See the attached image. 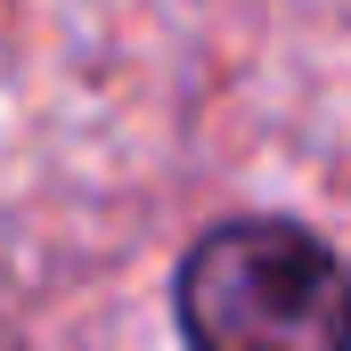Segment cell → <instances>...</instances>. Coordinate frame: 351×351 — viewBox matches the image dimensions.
Returning a JSON list of instances; mask_svg holds the SVG:
<instances>
[{
	"instance_id": "cell-1",
	"label": "cell",
	"mask_w": 351,
	"mask_h": 351,
	"mask_svg": "<svg viewBox=\"0 0 351 351\" xmlns=\"http://www.w3.org/2000/svg\"><path fill=\"white\" fill-rule=\"evenodd\" d=\"M180 335L204 351H335L343 269L302 221H221L180 262Z\"/></svg>"
}]
</instances>
